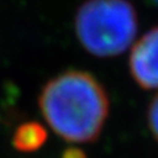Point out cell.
<instances>
[{"label": "cell", "instance_id": "1", "mask_svg": "<svg viewBox=\"0 0 158 158\" xmlns=\"http://www.w3.org/2000/svg\"><path fill=\"white\" fill-rule=\"evenodd\" d=\"M38 107L56 135L75 144L96 141L110 115L104 87L82 70H67L52 78L40 94Z\"/></svg>", "mask_w": 158, "mask_h": 158}, {"label": "cell", "instance_id": "2", "mask_svg": "<svg viewBox=\"0 0 158 158\" xmlns=\"http://www.w3.org/2000/svg\"><path fill=\"white\" fill-rule=\"evenodd\" d=\"M75 33L94 56H118L136 37L137 15L128 0H88L78 9Z\"/></svg>", "mask_w": 158, "mask_h": 158}, {"label": "cell", "instance_id": "3", "mask_svg": "<svg viewBox=\"0 0 158 158\" xmlns=\"http://www.w3.org/2000/svg\"><path fill=\"white\" fill-rule=\"evenodd\" d=\"M129 71L140 87L158 88V27L145 33L132 48Z\"/></svg>", "mask_w": 158, "mask_h": 158}, {"label": "cell", "instance_id": "4", "mask_svg": "<svg viewBox=\"0 0 158 158\" xmlns=\"http://www.w3.org/2000/svg\"><path fill=\"white\" fill-rule=\"evenodd\" d=\"M46 131L38 123L29 121L21 124L13 135V146L24 153L38 150L46 141Z\"/></svg>", "mask_w": 158, "mask_h": 158}, {"label": "cell", "instance_id": "5", "mask_svg": "<svg viewBox=\"0 0 158 158\" xmlns=\"http://www.w3.org/2000/svg\"><path fill=\"white\" fill-rule=\"evenodd\" d=\"M148 125L152 135L158 141V94L152 99L148 108Z\"/></svg>", "mask_w": 158, "mask_h": 158}, {"label": "cell", "instance_id": "6", "mask_svg": "<svg viewBox=\"0 0 158 158\" xmlns=\"http://www.w3.org/2000/svg\"><path fill=\"white\" fill-rule=\"evenodd\" d=\"M146 2H149L150 4H153V6H156L158 8V0H146Z\"/></svg>", "mask_w": 158, "mask_h": 158}]
</instances>
